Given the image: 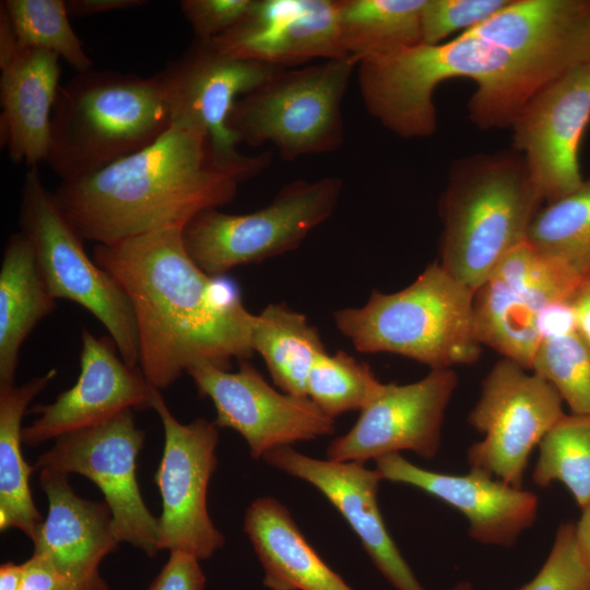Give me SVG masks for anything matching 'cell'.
<instances>
[{
	"label": "cell",
	"mask_w": 590,
	"mask_h": 590,
	"mask_svg": "<svg viewBox=\"0 0 590 590\" xmlns=\"http://www.w3.org/2000/svg\"><path fill=\"white\" fill-rule=\"evenodd\" d=\"M182 228L170 227L113 245H96L95 262L123 288L133 308L139 368L157 390L190 368L229 370L248 361L253 315L237 288L203 272L189 257Z\"/></svg>",
	"instance_id": "6da1fadb"
},
{
	"label": "cell",
	"mask_w": 590,
	"mask_h": 590,
	"mask_svg": "<svg viewBox=\"0 0 590 590\" xmlns=\"http://www.w3.org/2000/svg\"><path fill=\"white\" fill-rule=\"evenodd\" d=\"M240 182L214 164L202 131L172 125L137 153L61 181L54 197L83 239L113 245L184 228L200 212L232 202Z\"/></svg>",
	"instance_id": "7a4b0ae2"
},
{
	"label": "cell",
	"mask_w": 590,
	"mask_h": 590,
	"mask_svg": "<svg viewBox=\"0 0 590 590\" xmlns=\"http://www.w3.org/2000/svg\"><path fill=\"white\" fill-rule=\"evenodd\" d=\"M543 203L523 156L514 149L455 161L439 201L438 262L475 292L499 260L527 240Z\"/></svg>",
	"instance_id": "3957f363"
},
{
	"label": "cell",
	"mask_w": 590,
	"mask_h": 590,
	"mask_svg": "<svg viewBox=\"0 0 590 590\" xmlns=\"http://www.w3.org/2000/svg\"><path fill=\"white\" fill-rule=\"evenodd\" d=\"M172 126L158 75L87 70L60 85L47 163L62 181L149 146Z\"/></svg>",
	"instance_id": "277c9868"
},
{
	"label": "cell",
	"mask_w": 590,
	"mask_h": 590,
	"mask_svg": "<svg viewBox=\"0 0 590 590\" xmlns=\"http://www.w3.org/2000/svg\"><path fill=\"white\" fill-rule=\"evenodd\" d=\"M473 297L474 292L434 261L403 290L373 291L363 307L337 310L333 318L359 352H388L430 369L452 368L481 356Z\"/></svg>",
	"instance_id": "5b68a950"
},
{
	"label": "cell",
	"mask_w": 590,
	"mask_h": 590,
	"mask_svg": "<svg viewBox=\"0 0 590 590\" xmlns=\"http://www.w3.org/2000/svg\"><path fill=\"white\" fill-rule=\"evenodd\" d=\"M356 68L351 58L282 68L236 102L229 128L239 143H271L287 162L334 152L344 142L342 103Z\"/></svg>",
	"instance_id": "8992f818"
},
{
	"label": "cell",
	"mask_w": 590,
	"mask_h": 590,
	"mask_svg": "<svg viewBox=\"0 0 590 590\" xmlns=\"http://www.w3.org/2000/svg\"><path fill=\"white\" fill-rule=\"evenodd\" d=\"M342 189L343 181L337 176L298 179L251 213L204 210L184 226L185 249L203 272L214 278L294 250L331 216Z\"/></svg>",
	"instance_id": "52a82bcc"
},
{
	"label": "cell",
	"mask_w": 590,
	"mask_h": 590,
	"mask_svg": "<svg viewBox=\"0 0 590 590\" xmlns=\"http://www.w3.org/2000/svg\"><path fill=\"white\" fill-rule=\"evenodd\" d=\"M20 227L54 297L91 312L108 331L122 359L139 368L138 330L128 295L86 253L83 238L63 215L54 192L44 186L37 167H30L24 176Z\"/></svg>",
	"instance_id": "ba28073f"
},
{
	"label": "cell",
	"mask_w": 590,
	"mask_h": 590,
	"mask_svg": "<svg viewBox=\"0 0 590 590\" xmlns=\"http://www.w3.org/2000/svg\"><path fill=\"white\" fill-rule=\"evenodd\" d=\"M280 67L233 57L213 42L196 39L184 54L157 73L172 125L202 131L214 164L241 181L261 173L270 155H243L228 121L236 102Z\"/></svg>",
	"instance_id": "9c48e42d"
},
{
	"label": "cell",
	"mask_w": 590,
	"mask_h": 590,
	"mask_svg": "<svg viewBox=\"0 0 590 590\" xmlns=\"http://www.w3.org/2000/svg\"><path fill=\"white\" fill-rule=\"evenodd\" d=\"M500 358L482 382L468 416L484 435L468 450L470 469L522 488L532 450L565 414L555 388L538 374Z\"/></svg>",
	"instance_id": "30bf717a"
},
{
	"label": "cell",
	"mask_w": 590,
	"mask_h": 590,
	"mask_svg": "<svg viewBox=\"0 0 590 590\" xmlns=\"http://www.w3.org/2000/svg\"><path fill=\"white\" fill-rule=\"evenodd\" d=\"M132 410L101 424L62 435L36 460L35 469L78 473L103 493L113 515V530L154 557L158 548V521L148 509L137 480V458L144 444Z\"/></svg>",
	"instance_id": "8fae6325"
},
{
	"label": "cell",
	"mask_w": 590,
	"mask_h": 590,
	"mask_svg": "<svg viewBox=\"0 0 590 590\" xmlns=\"http://www.w3.org/2000/svg\"><path fill=\"white\" fill-rule=\"evenodd\" d=\"M152 409L161 418L164 448L154 482L162 497L158 548L210 558L225 543L208 511V487L217 464L219 427L204 418L189 424L176 420L161 390Z\"/></svg>",
	"instance_id": "7c38bea8"
},
{
	"label": "cell",
	"mask_w": 590,
	"mask_h": 590,
	"mask_svg": "<svg viewBox=\"0 0 590 590\" xmlns=\"http://www.w3.org/2000/svg\"><path fill=\"white\" fill-rule=\"evenodd\" d=\"M198 392L215 408L213 422L232 428L247 441L250 456L263 459L270 451L297 441L332 435L334 420L308 397H297L272 388L248 361L236 371L211 365L190 368Z\"/></svg>",
	"instance_id": "4fadbf2b"
},
{
	"label": "cell",
	"mask_w": 590,
	"mask_h": 590,
	"mask_svg": "<svg viewBox=\"0 0 590 590\" xmlns=\"http://www.w3.org/2000/svg\"><path fill=\"white\" fill-rule=\"evenodd\" d=\"M589 122L590 63L545 84L514 119L511 149L523 156L544 203L583 182L579 149Z\"/></svg>",
	"instance_id": "5bb4252c"
},
{
	"label": "cell",
	"mask_w": 590,
	"mask_h": 590,
	"mask_svg": "<svg viewBox=\"0 0 590 590\" xmlns=\"http://www.w3.org/2000/svg\"><path fill=\"white\" fill-rule=\"evenodd\" d=\"M458 385L452 368L430 369L406 385L385 384L380 393L361 411L353 427L333 439L327 459L365 463L410 450L424 459L440 447L446 409Z\"/></svg>",
	"instance_id": "9a60e30c"
},
{
	"label": "cell",
	"mask_w": 590,
	"mask_h": 590,
	"mask_svg": "<svg viewBox=\"0 0 590 590\" xmlns=\"http://www.w3.org/2000/svg\"><path fill=\"white\" fill-rule=\"evenodd\" d=\"M80 374L76 382L49 404L35 405L37 414L23 428V444L50 439L106 422L127 410L152 408L154 388L139 368L129 366L111 338L81 331Z\"/></svg>",
	"instance_id": "2e32d148"
},
{
	"label": "cell",
	"mask_w": 590,
	"mask_h": 590,
	"mask_svg": "<svg viewBox=\"0 0 590 590\" xmlns=\"http://www.w3.org/2000/svg\"><path fill=\"white\" fill-rule=\"evenodd\" d=\"M263 460L316 487L342 515L381 575L396 590H426L401 555L380 512L377 492L382 480L365 463L319 460L291 446L267 453ZM460 582L449 590H471Z\"/></svg>",
	"instance_id": "e0dca14e"
},
{
	"label": "cell",
	"mask_w": 590,
	"mask_h": 590,
	"mask_svg": "<svg viewBox=\"0 0 590 590\" xmlns=\"http://www.w3.org/2000/svg\"><path fill=\"white\" fill-rule=\"evenodd\" d=\"M211 42L233 57L280 68L349 58L337 0H253L236 26Z\"/></svg>",
	"instance_id": "ac0fdd59"
},
{
	"label": "cell",
	"mask_w": 590,
	"mask_h": 590,
	"mask_svg": "<svg viewBox=\"0 0 590 590\" xmlns=\"http://www.w3.org/2000/svg\"><path fill=\"white\" fill-rule=\"evenodd\" d=\"M382 480L414 486L458 509L469 522V535L485 545L512 546L538 514V496L475 469L462 475L423 469L400 453L377 458Z\"/></svg>",
	"instance_id": "d6986e66"
},
{
	"label": "cell",
	"mask_w": 590,
	"mask_h": 590,
	"mask_svg": "<svg viewBox=\"0 0 590 590\" xmlns=\"http://www.w3.org/2000/svg\"><path fill=\"white\" fill-rule=\"evenodd\" d=\"M69 474L39 471L48 514L34 543V554L44 556L71 583L73 590H108L98 568L120 543L113 530V515L105 503L75 494Z\"/></svg>",
	"instance_id": "ffe728a7"
},
{
	"label": "cell",
	"mask_w": 590,
	"mask_h": 590,
	"mask_svg": "<svg viewBox=\"0 0 590 590\" xmlns=\"http://www.w3.org/2000/svg\"><path fill=\"white\" fill-rule=\"evenodd\" d=\"M465 33L560 75L590 63V1L510 0Z\"/></svg>",
	"instance_id": "44dd1931"
},
{
	"label": "cell",
	"mask_w": 590,
	"mask_h": 590,
	"mask_svg": "<svg viewBox=\"0 0 590 590\" xmlns=\"http://www.w3.org/2000/svg\"><path fill=\"white\" fill-rule=\"evenodd\" d=\"M59 57L42 49H23L0 78V138L13 163L37 167L46 162L52 111L60 88Z\"/></svg>",
	"instance_id": "7402d4cb"
},
{
	"label": "cell",
	"mask_w": 590,
	"mask_h": 590,
	"mask_svg": "<svg viewBox=\"0 0 590 590\" xmlns=\"http://www.w3.org/2000/svg\"><path fill=\"white\" fill-rule=\"evenodd\" d=\"M244 531L270 590H353L318 555L278 499H255L246 510Z\"/></svg>",
	"instance_id": "603a6c76"
},
{
	"label": "cell",
	"mask_w": 590,
	"mask_h": 590,
	"mask_svg": "<svg viewBox=\"0 0 590 590\" xmlns=\"http://www.w3.org/2000/svg\"><path fill=\"white\" fill-rule=\"evenodd\" d=\"M22 233L4 246L0 269V386L14 385L21 347L34 328L57 307Z\"/></svg>",
	"instance_id": "cb8c5ba5"
},
{
	"label": "cell",
	"mask_w": 590,
	"mask_h": 590,
	"mask_svg": "<svg viewBox=\"0 0 590 590\" xmlns=\"http://www.w3.org/2000/svg\"><path fill=\"white\" fill-rule=\"evenodd\" d=\"M50 369L21 386H0V529L15 528L32 542L42 523L31 487L33 468L23 458L22 421L32 400L56 377Z\"/></svg>",
	"instance_id": "d4e9b609"
},
{
	"label": "cell",
	"mask_w": 590,
	"mask_h": 590,
	"mask_svg": "<svg viewBox=\"0 0 590 590\" xmlns=\"http://www.w3.org/2000/svg\"><path fill=\"white\" fill-rule=\"evenodd\" d=\"M251 344L282 392L307 397L309 373L327 351L318 329L305 315L285 304H269L253 315Z\"/></svg>",
	"instance_id": "484cf974"
},
{
	"label": "cell",
	"mask_w": 590,
	"mask_h": 590,
	"mask_svg": "<svg viewBox=\"0 0 590 590\" xmlns=\"http://www.w3.org/2000/svg\"><path fill=\"white\" fill-rule=\"evenodd\" d=\"M425 0H337L344 49L355 62L422 43Z\"/></svg>",
	"instance_id": "4316f807"
},
{
	"label": "cell",
	"mask_w": 590,
	"mask_h": 590,
	"mask_svg": "<svg viewBox=\"0 0 590 590\" xmlns=\"http://www.w3.org/2000/svg\"><path fill=\"white\" fill-rule=\"evenodd\" d=\"M473 330L481 345L531 370L541 344L536 312L495 278L474 292Z\"/></svg>",
	"instance_id": "83f0119b"
},
{
	"label": "cell",
	"mask_w": 590,
	"mask_h": 590,
	"mask_svg": "<svg viewBox=\"0 0 590 590\" xmlns=\"http://www.w3.org/2000/svg\"><path fill=\"white\" fill-rule=\"evenodd\" d=\"M527 241L590 282V178L571 193L545 203L529 227Z\"/></svg>",
	"instance_id": "f1b7e54d"
},
{
	"label": "cell",
	"mask_w": 590,
	"mask_h": 590,
	"mask_svg": "<svg viewBox=\"0 0 590 590\" xmlns=\"http://www.w3.org/2000/svg\"><path fill=\"white\" fill-rule=\"evenodd\" d=\"M532 479L540 487L559 482L582 509L590 503V414H564L539 445Z\"/></svg>",
	"instance_id": "f546056e"
},
{
	"label": "cell",
	"mask_w": 590,
	"mask_h": 590,
	"mask_svg": "<svg viewBox=\"0 0 590 590\" xmlns=\"http://www.w3.org/2000/svg\"><path fill=\"white\" fill-rule=\"evenodd\" d=\"M502 281L535 312L575 298L587 283L564 263L535 250L527 240L510 249L489 275Z\"/></svg>",
	"instance_id": "4dcf8cb0"
},
{
	"label": "cell",
	"mask_w": 590,
	"mask_h": 590,
	"mask_svg": "<svg viewBox=\"0 0 590 590\" xmlns=\"http://www.w3.org/2000/svg\"><path fill=\"white\" fill-rule=\"evenodd\" d=\"M1 4L22 50L54 52L76 72L92 69L93 62L69 22L64 0H4Z\"/></svg>",
	"instance_id": "1f68e13d"
},
{
	"label": "cell",
	"mask_w": 590,
	"mask_h": 590,
	"mask_svg": "<svg viewBox=\"0 0 590 590\" xmlns=\"http://www.w3.org/2000/svg\"><path fill=\"white\" fill-rule=\"evenodd\" d=\"M367 363L346 352L320 355L308 376L307 397L329 417L362 411L382 390Z\"/></svg>",
	"instance_id": "d6a6232c"
},
{
	"label": "cell",
	"mask_w": 590,
	"mask_h": 590,
	"mask_svg": "<svg viewBox=\"0 0 590 590\" xmlns=\"http://www.w3.org/2000/svg\"><path fill=\"white\" fill-rule=\"evenodd\" d=\"M531 370L555 388L573 414H590V346L577 332L541 342Z\"/></svg>",
	"instance_id": "836d02e7"
},
{
	"label": "cell",
	"mask_w": 590,
	"mask_h": 590,
	"mask_svg": "<svg viewBox=\"0 0 590 590\" xmlns=\"http://www.w3.org/2000/svg\"><path fill=\"white\" fill-rule=\"evenodd\" d=\"M509 1L425 0L421 15L422 43L428 46L445 43L451 34L463 33L485 22Z\"/></svg>",
	"instance_id": "e575fe53"
},
{
	"label": "cell",
	"mask_w": 590,
	"mask_h": 590,
	"mask_svg": "<svg viewBox=\"0 0 590 590\" xmlns=\"http://www.w3.org/2000/svg\"><path fill=\"white\" fill-rule=\"evenodd\" d=\"M517 590H590V569L577 550L574 522L559 524L543 566Z\"/></svg>",
	"instance_id": "d590c367"
},
{
	"label": "cell",
	"mask_w": 590,
	"mask_h": 590,
	"mask_svg": "<svg viewBox=\"0 0 590 590\" xmlns=\"http://www.w3.org/2000/svg\"><path fill=\"white\" fill-rule=\"evenodd\" d=\"M252 3L253 0H181L179 7L196 39L209 42L236 26Z\"/></svg>",
	"instance_id": "8d00e7d4"
},
{
	"label": "cell",
	"mask_w": 590,
	"mask_h": 590,
	"mask_svg": "<svg viewBox=\"0 0 590 590\" xmlns=\"http://www.w3.org/2000/svg\"><path fill=\"white\" fill-rule=\"evenodd\" d=\"M205 581L199 559L174 551L148 590H203Z\"/></svg>",
	"instance_id": "74e56055"
},
{
	"label": "cell",
	"mask_w": 590,
	"mask_h": 590,
	"mask_svg": "<svg viewBox=\"0 0 590 590\" xmlns=\"http://www.w3.org/2000/svg\"><path fill=\"white\" fill-rule=\"evenodd\" d=\"M574 299L553 302L536 312V327L541 342L577 332Z\"/></svg>",
	"instance_id": "f35d334b"
},
{
	"label": "cell",
	"mask_w": 590,
	"mask_h": 590,
	"mask_svg": "<svg viewBox=\"0 0 590 590\" xmlns=\"http://www.w3.org/2000/svg\"><path fill=\"white\" fill-rule=\"evenodd\" d=\"M20 590H73L71 583L44 556L34 554L23 563Z\"/></svg>",
	"instance_id": "ab89813d"
},
{
	"label": "cell",
	"mask_w": 590,
	"mask_h": 590,
	"mask_svg": "<svg viewBox=\"0 0 590 590\" xmlns=\"http://www.w3.org/2000/svg\"><path fill=\"white\" fill-rule=\"evenodd\" d=\"M69 15L90 16L105 12L129 10L142 7L145 0H67Z\"/></svg>",
	"instance_id": "60d3db41"
},
{
	"label": "cell",
	"mask_w": 590,
	"mask_h": 590,
	"mask_svg": "<svg viewBox=\"0 0 590 590\" xmlns=\"http://www.w3.org/2000/svg\"><path fill=\"white\" fill-rule=\"evenodd\" d=\"M21 51L11 20L0 3V69L10 64Z\"/></svg>",
	"instance_id": "b9f144b4"
},
{
	"label": "cell",
	"mask_w": 590,
	"mask_h": 590,
	"mask_svg": "<svg viewBox=\"0 0 590 590\" xmlns=\"http://www.w3.org/2000/svg\"><path fill=\"white\" fill-rule=\"evenodd\" d=\"M577 333L590 346V282H587L574 299Z\"/></svg>",
	"instance_id": "7bdbcfd3"
},
{
	"label": "cell",
	"mask_w": 590,
	"mask_h": 590,
	"mask_svg": "<svg viewBox=\"0 0 590 590\" xmlns=\"http://www.w3.org/2000/svg\"><path fill=\"white\" fill-rule=\"evenodd\" d=\"M581 510L582 514L575 523V540L582 562L590 569V503Z\"/></svg>",
	"instance_id": "ee69618b"
},
{
	"label": "cell",
	"mask_w": 590,
	"mask_h": 590,
	"mask_svg": "<svg viewBox=\"0 0 590 590\" xmlns=\"http://www.w3.org/2000/svg\"><path fill=\"white\" fill-rule=\"evenodd\" d=\"M23 578V564L5 563L0 567V590H20Z\"/></svg>",
	"instance_id": "f6af8a7d"
}]
</instances>
